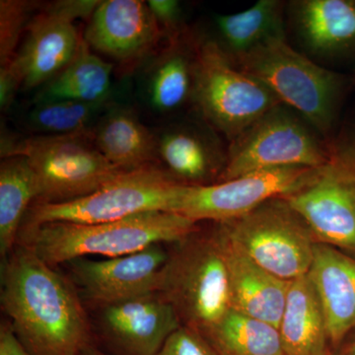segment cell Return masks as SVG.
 Instances as JSON below:
<instances>
[{"label":"cell","instance_id":"obj_1","mask_svg":"<svg viewBox=\"0 0 355 355\" xmlns=\"http://www.w3.org/2000/svg\"><path fill=\"white\" fill-rule=\"evenodd\" d=\"M1 306L30 355H79L89 345L85 311L73 284L29 247L7 259Z\"/></svg>","mask_w":355,"mask_h":355},{"label":"cell","instance_id":"obj_2","mask_svg":"<svg viewBox=\"0 0 355 355\" xmlns=\"http://www.w3.org/2000/svg\"><path fill=\"white\" fill-rule=\"evenodd\" d=\"M28 247L51 266L77 259H111L161 243H179L198 231V222L174 212L153 211L99 224L51 222L24 228Z\"/></svg>","mask_w":355,"mask_h":355},{"label":"cell","instance_id":"obj_3","mask_svg":"<svg viewBox=\"0 0 355 355\" xmlns=\"http://www.w3.org/2000/svg\"><path fill=\"white\" fill-rule=\"evenodd\" d=\"M229 57L319 132H330L343 93L342 77L297 53L286 37L266 40L247 53Z\"/></svg>","mask_w":355,"mask_h":355},{"label":"cell","instance_id":"obj_4","mask_svg":"<svg viewBox=\"0 0 355 355\" xmlns=\"http://www.w3.org/2000/svg\"><path fill=\"white\" fill-rule=\"evenodd\" d=\"M1 156H23L27 160L36 177L39 203L85 197L123 172L100 153L93 132L2 139Z\"/></svg>","mask_w":355,"mask_h":355},{"label":"cell","instance_id":"obj_5","mask_svg":"<svg viewBox=\"0 0 355 355\" xmlns=\"http://www.w3.org/2000/svg\"><path fill=\"white\" fill-rule=\"evenodd\" d=\"M157 293L184 326L203 333L230 309L227 272L216 235L189 236L168 256Z\"/></svg>","mask_w":355,"mask_h":355},{"label":"cell","instance_id":"obj_6","mask_svg":"<svg viewBox=\"0 0 355 355\" xmlns=\"http://www.w3.org/2000/svg\"><path fill=\"white\" fill-rule=\"evenodd\" d=\"M182 184L154 165L123 171L85 197L35 202L26 214L24 228L51 222L107 223L146 212H173Z\"/></svg>","mask_w":355,"mask_h":355},{"label":"cell","instance_id":"obj_7","mask_svg":"<svg viewBox=\"0 0 355 355\" xmlns=\"http://www.w3.org/2000/svg\"><path fill=\"white\" fill-rule=\"evenodd\" d=\"M193 98L205 120L234 140L282 104L258 79L236 67L214 41L195 48Z\"/></svg>","mask_w":355,"mask_h":355},{"label":"cell","instance_id":"obj_8","mask_svg":"<svg viewBox=\"0 0 355 355\" xmlns=\"http://www.w3.org/2000/svg\"><path fill=\"white\" fill-rule=\"evenodd\" d=\"M217 228L279 279L291 282L309 272L317 241L284 198L268 200L245 216L220 222Z\"/></svg>","mask_w":355,"mask_h":355},{"label":"cell","instance_id":"obj_9","mask_svg":"<svg viewBox=\"0 0 355 355\" xmlns=\"http://www.w3.org/2000/svg\"><path fill=\"white\" fill-rule=\"evenodd\" d=\"M334 159V148L322 142L299 116L280 105L233 140L218 181L275 168H322Z\"/></svg>","mask_w":355,"mask_h":355},{"label":"cell","instance_id":"obj_10","mask_svg":"<svg viewBox=\"0 0 355 355\" xmlns=\"http://www.w3.org/2000/svg\"><path fill=\"white\" fill-rule=\"evenodd\" d=\"M320 169L275 168L209 186L182 184L173 212L196 222L233 220L268 200L300 190L317 176Z\"/></svg>","mask_w":355,"mask_h":355},{"label":"cell","instance_id":"obj_11","mask_svg":"<svg viewBox=\"0 0 355 355\" xmlns=\"http://www.w3.org/2000/svg\"><path fill=\"white\" fill-rule=\"evenodd\" d=\"M100 1L51 3L30 20L19 51L7 67L26 89L43 87L74 60L83 44L74 20L90 18Z\"/></svg>","mask_w":355,"mask_h":355},{"label":"cell","instance_id":"obj_12","mask_svg":"<svg viewBox=\"0 0 355 355\" xmlns=\"http://www.w3.org/2000/svg\"><path fill=\"white\" fill-rule=\"evenodd\" d=\"M282 198L317 243L355 254V171L336 155L309 184Z\"/></svg>","mask_w":355,"mask_h":355},{"label":"cell","instance_id":"obj_13","mask_svg":"<svg viewBox=\"0 0 355 355\" xmlns=\"http://www.w3.org/2000/svg\"><path fill=\"white\" fill-rule=\"evenodd\" d=\"M168 256L161 244H156L127 256L102 261L77 259L69 263L78 293L103 308L157 292Z\"/></svg>","mask_w":355,"mask_h":355},{"label":"cell","instance_id":"obj_14","mask_svg":"<svg viewBox=\"0 0 355 355\" xmlns=\"http://www.w3.org/2000/svg\"><path fill=\"white\" fill-rule=\"evenodd\" d=\"M163 35L147 2L105 0L90 16L83 39L93 50L132 64L153 51Z\"/></svg>","mask_w":355,"mask_h":355},{"label":"cell","instance_id":"obj_15","mask_svg":"<svg viewBox=\"0 0 355 355\" xmlns=\"http://www.w3.org/2000/svg\"><path fill=\"white\" fill-rule=\"evenodd\" d=\"M108 342L123 355H156L182 326L176 310L157 293L144 294L102 308Z\"/></svg>","mask_w":355,"mask_h":355},{"label":"cell","instance_id":"obj_16","mask_svg":"<svg viewBox=\"0 0 355 355\" xmlns=\"http://www.w3.org/2000/svg\"><path fill=\"white\" fill-rule=\"evenodd\" d=\"M214 234L227 272L230 309L279 329L291 282L261 268L218 228Z\"/></svg>","mask_w":355,"mask_h":355},{"label":"cell","instance_id":"obj_17","mask_svg":"<svg viewBox=\"0 0 355 355\" xmlns=\"http://www.w3.org/2000/svg\"><path fill=\"white\" fill-rule=\"evenodd\" d=\"M307 275L323 307L330 343L338 347L355 327V259L317 243Z\"/></svg>","mask_w":355,"mask_h":355},{"label":"cell","instance_id":"obj_18","mask_svg":"<svg viewBox=\"0 0 355 355\" xmlns=\"http://www.w3.org/2000/svg\"><path fill=\"white\" fill-rule=\"evenodd\" d=\"M279 331L286 355H329L326 317L308 275L291 280Z\"/></svg>","mask_w":355,"mask_h":355},{"label":"cell","instance_id":"obj_19","mask_svg":"<svg viewBox=\"0 0 355 355\" xmlns=\"http://www.w3.org/2000/svg\"><path fill=\"white\" fill-rule=\"evenodd\" d=\"M96 147L123 171L153 165L157 137L128 108H110L93 130Z\"/></svg>","mask_w":355,"mask_h":355},{"label":"cell","instance_id":"obj_20","mask_svg":"<svg viewBox=\"0 0 355 355\" xmlns=\"http://www.w3.org/2000/svg\"><path fill=\"white\" fill-rule=\"evenodd\" d=\"M294 17L299 35L315 53L355 49V0H303L296 2Z\"/></svg>","mask_w":355,"mask_h":355},{"label":"cell","instance_id":"obj_21","mask_svg":"<svg viewBox=\"0 0 355 355\" xmlns=\"http://www.w3.org/2000/svg\"><path fill=\"white\" fill-rule=\"evenodd\" d=\"M113 64L105 62L83 41L74 60L40 89L35 104L51 101H109Z\"/></svg>","mask_w":355,"mask_h":355},{"label":"cell","instance_id":"obj_22","mask_svg":"<svg viewBox=\"0 0 355 355\" xmlns=\"http://www.w3.org/2000/svg\"><path fill=\"white\" fill-rule=\"evenodd\" d=\"M38 198L36 177L23 156L2 159L0 164V254H11L21 224Z\"/></svg>","mask_w":355,"mask_h":355},{"label":"cell","instance_id":"obj_23","mask_svg":"<svg viewBox=\"0 0 355 355\" xmlns=\"http://www.w3.org/2000/svg\"><path fill=\"white\" fill-rule=\"evenodd\" d=\"M202 335L217 355H286L279 329L233 309Z\"/></svg>","mask_w":355,"mask_h":355},{"label":"cell","instance_id":"obj_24","mask_svg":"<svg viewBox=\"0 0 355 355\" xmlns=\"http://www.w3.org/2000/svg\"><path fill=\"white\" fill-rule=\"evenodd\" d=\"M179 44L172 39L147 71V101L158 113L175 111L193 97L195 53L189 55Z\"/></svg>","mask_w":355,"mask_h":355},{"label":"cell","instance_id":"obj_25","mask_svg":"<svg viewBox=\"0 0 355 355\" xmlns=\"http://www.w3.org/2000/svg\"><path fill=\"white\" fill-rule=\"evenodd\" d=\"M284 4L260 0L251 8L231 15H216V22L231 57L247 53L266 40L284 37Z\"/></svg>","mask_w":355,"mask_h":355},{"label":"cell","instance_id":"obj_26","mask_svg":"<svg viewBox=\"0 0 355 355\" xmlns=\"http://www.w3.org/2000/svg\"><path fill=\"white\" fill-rule=\"evenodd\" d=\"M158 157L169 174L196 184L214 172V154L200 135L187 128H173L157 137Z\"/></svg>","mask_w":355,"mask_h":355},{"label":"cell","instance_id":"obj_27","mask_svg":"<svg viewBox=\"0 0 355 355\" xmlns=\"http://www.w3.org/2000/svg\"><path fill=\"white\" fill-rule=\"evenodd\" d=\"M109 101H51L35 104L26 125L35 135H71L92 132L96 123L111 108Z\"/></svg>","mask_w":355,"mask_h":355},{"label":"cell","instance_id":"obj_28","mask_svg":"<svg viewBox=\"0 0 355 355\" xmlns=\"http://www.w3.org/2000/svg\"><path fill=\"white\" fill-rule=\"evenodd\" d=\"M34 4L19 0L0 2V60L1 67L8 64L16 53L21 35L27 30Z\"/></svg>","mask_w":355,"mask_h":355},{"label":"cell","instance_id":"obj_29","mask_svg":"<svg viewBox=\"0 0 355 355\" xmlns=\"http://www.w3.org/2000/svg\"><path fill=\"white\" fill-rule=\"evenodd\" d=\"M156 355H217L200 331L182 324Z\"/></svg>","mask_w":355,"mask_h":355},{"label":"cell","instance_id":"obj_30","mask_svg":"<svg viewBox=\"0 0 355 355\" xmlns=\"http://www.w3.org/2000/svg\"><path fill=\"white\" fill-rule=\"evenodd\" d=\"M147 4L164 34L167 33L169 36L176 34L182 16L180 2L176 0H149Z\"/></svg>","mask_w":355,"mask_h":355},{"label":"cell","instance_id":"obj_31","mask_svg":"<svg viewBox=\"0 0 355 355\" xmlns=\"http://www.w3.org/2000/svg\"><path fill=\"white\" fill-rule=\"evenodd\" d=\"M19 81L7 67L0 69V106L2 110L8 108L14 96L20 87Z\"/></svg>","mask_w":355,"mask_h":355},{"label":"cell","instance_id":"obj_32","mask_svg":"<svg viewBox=\"0 0 355 355\" xmlns=\"http://www.w3.org/2000/svg\"><path fill=\"white\" fill-rule=\"evenodd\" d=\"M0 355H30L8 324H1L0 329Z\"/></svg>","mask_w":355,"mask_h":355},{"label":"cell","instance_id":"obj_33","mask_svg":"<svg viewBox=\"0 0 355 355\" xmlns=\"http://www.w3.org/2000/svg\"><path fill=\"white\" fill-rule=\"evenodd\" d=\"M334 150L338 160L355 171V135L342 146L334 148Z\"/></svg>","mask_w":355,"mask_h":355},{"label":"cell","instance_id":"obj_34","mask_svg":"<svg viewBox=\"0 0 355 355\" xmlns=\"http://www.w3.org/2000/svg\"><path fill=\"white\" fill-rule=\"evenodd\" d=\"M331 355H355V336L347 343L338 345V349Z\"/></svg>","mask_w":355,"mask_h":355},{"label":"cell","instance_id":"obj_35","mask_svg":"<svg viewBox=\"0 0 355 355\" xmlns=\"http://www.w3.org/2000/svg\"><path fill=\"white\" fill-rule=\"evenodd\" d=\"M79 355H106L103 354V352H100V350L94 349V347H90L88 345L85 349L83 350Z\"/></svg>","mask_w":355,"mask_h":355}]
</instances>
